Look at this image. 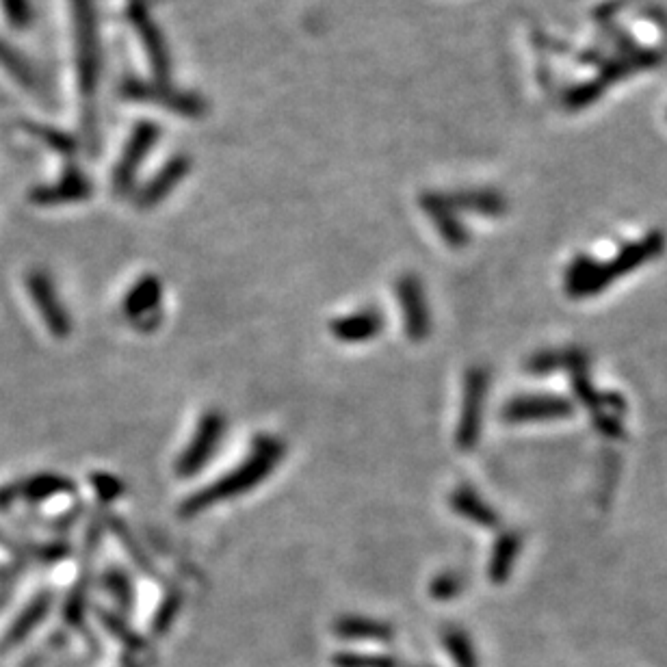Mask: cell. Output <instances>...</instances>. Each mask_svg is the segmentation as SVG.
Returning a JSON list of instances; mask_svg holds the SVG:
<instances>
[{"mask_svg":"<svg viewBox=\"0 0 667 667\" xmlns=\"http://www.w3.org/2000/svg\"><path fill=\"white\" fill-rule=\"evenodd\" d=\"M50 609H52V594L39 592L31 603L22 609L20 616L11 622L7 633L0 639V655H5V652L22 644L24 639L33 633L35 626H39L48 618Z\"/></svg>","mask_w":667,"mask_h":667,"instance_id":"9a60e30c","label":"cell"},{"mask_svg":"<svg viewBox=\"0 0 667 667\" xmlns=\"http://www.w3.org/2000/svg\"><path fill=\"white\" fill-rule=\"evenodd\" d=\"M189 169H191V161L185 154L172 156V159L163 165L161 172H156L152 180H148L146 185L139 189L135 204L139 208H152L156 204H161L167 195L180 185L182 178L189 174Z\"/></svg>","mask_w":667,"mask_h":667,"instance_id":"5bb4252c","label":"cell"},{"mask_svg":"<svg viewBox=\"0 0 667 667\" xmlns=\"http://www.w3.org/2000/svg\"><path fill=\"white\" fill-rule=\"evenodd\" d=\"M451 507L460 516L477 522V525H483V527H494L496 525V514L492 512V509L486 503H483L479 499V496L475 494V490L457 488L451 494Z\"/></svg>","mask_w":667,"mask_h":667,"instance_id":"ffe728a7","label":"cell"},{"mask_svg":"<svg viewBox=\"0 0 667 667\" xmlns=\"http://www.w3.org/2000/svg\"><path fill=\"white\" fill-rule=\"evenodd\" d=\"M94 187H91L89 178L81 169L70 167L65 174L55 182V185L39 187L31 193V202L39 206H59V204H74L87 200Z\"/></svg>","mask_w":667,"mask_h":667,"instance_id":"4fadbf2b","label":"cell"},{"mask_svg":"<svg viewBox=\"0 0 667 667\" xmlns=\"http://www.w3.org/2000/svg\"><path fill=\"white\" fill-rule=\"evenodd\" d=\"M74 490V483L59 473L33 475L29 479L13 481L9 486L0 488V509H5L16 501L44 503L48 499H55L59 494H72Z\"/></svg>","mask_w":667,"mask_h":667,"instance_id":"8fae6325","label":"cell"},{"mask_svg":"<svg viewBox=\"0 0 667 667\" xmlns=\"http://www.w3.org/2000/svg\"><path fill=\"white\" fill-rule=\"evenodd\" d=\"M161 130L156 128V124L152 122H141L135 126L133 135L128 139V146L122 154L120 163L115 167V174H113V189L117 195H126L130 193V189L135 187V180H137V169L141 165V161L146 159L148 152L152 150V146L159 139Z\"/></svg>","mask_w":667,"mask_h":667,"instance_id":"30bf717a","label":"cell"},{"mask_svg":"<svg viewBox=\"0 0 667 667\" xmlns=\"http://www.w3.org/2000/svg\"><path fill=\"white\" fill-rule=\"evenodd\" d=\"M464 590V579L462 574L455 572H444L431 581L429 585V596L434 600H453L462 594Z\"/></svg>","mask_w":667,"mask_h":667,"instance_id":"f546056e","label":"cell"},{"mask_svg":"<svg viewBox=\"0 0 667 667\" xmlns=\"http://www.w3.org/2000/svg\"><path fill=\"white\" fill-rule=\"evenodd\" d=\"M161 302H163V282L161 278L148 273V276H141L133 286H130V291L124 295L122 312L130 323L137 325L139 330H152L159 325L156 312H159Z\"/></svg>","mask_w":667,"mask_h":667,"instance_id":"9c48e42d","label":"cell"},{"mask_svg":"<svg viewBox=\"0 0 667 667\" xmlns=\"http://www.w3.org/2000/svg\"><path fill=\"white\" fill-rule=\"evenodd\" d=\"M284 453L286 444L280 438L258 436L241 464L182 501L178 512L180 518H195L219 503L239 499V496L252 492L260 483L269 479L278 464H282Z\"/></svg>","mask_w":667,"mask_h":667,"instance_id":"6da1fadb","label":"cell"},{"mask_svg":"<svg viewBox=\"0 0 667 667\" xmlns=\"http://www.w3.org/2000/svg\"><path fill=\"white\" fill-rule=\"evenodd\" d=\"M334 667H403L399 659L388 655H360V652H340L334 657Z\"/></svg>","mask_w":667,"mask_h":667,"instance_id":"f1b7e54d","label":"cell"},{"mask_svg":"<svg viewBox=\"0 0 667 667\" xmlns=\"http://www.w3.org/2000/svg\"><path fill=\"white\" fill-rule=\"evenodd\" d=\"M486 388H488V373L475 366L466 375V386H464V403H462V414H460V425H457V447L462 451L475 449L481 431V412H483V399H486Z\"/></svg>","mask_w":667,"mask_h":667,"instance_id":"ba28073f","label":"cell"},{"mask_svg":"<svg viewBox=\"0 0 667 667\" xmlns=\"http://www.w3.org/2000/svg\"><path fill=\"white\" fill-rule=\"evenodd\" d=\"M89 481H91V486H94V490L98 494V499L102 503L117 501L124 494V490H126L124 481H120V479H117L111 473H94V475H91Z\"/></svg>","mask_w":667,"mask_h":667,"instance_id":"4dcf8cb0","label":"cell"},{"mask_svg":"<svg viewBox=\"0 0 667 667\" xmlns=\"http://www.w3.org/2000/svg\"><path fill=\"white\" fill-rule=\"evenodd\" d=\"M128 20L135 26V31L139 33L143 48L148 52V59L152 70L156 74V81H169V70H172V63H169V48L165 44V37L159 29V24L154 22L152 13L148 9L146 0H128Z\"/></svg>","mask_w":667,"mask_h":667,"instance_id":"8992f818","label":"cell"},{"mask_svg":"<svg viewBox=\"0 0 667 667\" xmlns=\"http://www.w3.org/2000/svg\"><path fill=\"white\" fill-rule=\"evenodd\" d=\"M0 65H3V68L16 78L18 83L26 85V87H33L35 85V74L31 70V65L22 61V57L18 55L16 50H13L11 46H7L5 42H0Z\"/></svg>","mask_w":667,"mask_h":667,"instance_id":"83f0119b","label":"cell"},{"mask_svg":"<svg viewBox=\"0 0 667 667\" xmlns=\"http://www.w3.org/2000/svg\"><path fill=\"white\" fill-rule=\"evenodd\" d=\"M332 631L340 639H351V642H382L388 644L395 639V629L388 622L364 618V616H343L332 626Z\"/></svg>","mask_w":667,"mask_h":667,"instance_id":"e0dca14e","label":"cell"},{"mask_svg":"<svg viewBox=\"0 0 667 667\" xmlns=\"http://www.w3.org/2000/svg\"><path fill=\"white\" fill-rule=\"evenodd\" d=\"M182 603H185V596H182L180 590H169L165 594V598L161 600V605L156 607V613L150 622V631L154 637H163L169 633V629H172L174 622L178 620Z\"/></svg>","mask_w":667,"mask_h":667,"instance_id":"d4e9b609","label":"cell"},{"mask_svg":"<svg viewBox=\"0 0 667 667\" xmlns=\"http://www.w3.org/2000/svg\"><path fill=\"white\" fill-rule=\"evenodd\" d=\"M98 613V620L100 624L104 626V629H107L117 642H120L124 648L128 650H133V652H146L148 650V642H146V637H141L133 626H130L120 613H115V611H107V609H96Z\"/></svg>","mask_w":667,"mask_h":667,"instance_id":"44dd1931","label":"cell"},{"mask_svg":"<svg viewBox=\"0 0 667 667\" xmlns=\"http://www.w3.org/2000/svg\"><path fill=\"white\" fill-rule=\"evenodd\" d=\"M0 5L13 29H29L33 22L31 0H0Z\"/></svg>","mask_w":667,"mask_h":667,"instance_id":"1f68e13d","label":"cell"},{"mask_svg":"<svg viewBox=\"0 0 667 667\" xmlns=\"http://www.w3.org/2000/svg\"><path fill=\"white\" fill-rule=\"evenodd\" d=\"M421 206H423V211L429 215V219L434 221L440 237L451 247H462L468 241L466 228L462 226V221L455 217V208L449 204L447 195L425 193L421 198Z\"/></svg>","mask_w":667,"mask_h":667,"instance_id":"2e32d148","label":"cell"},{"mask_svg":"<svg viewBox=\"0 0 667 667\" xmlns=\"http://www.w3.org/2000/svg\"><path fill=\"white\" fill-rule=\"evenodd\" d=\"M226 427H228L226 416L219 410H208L206 414H202L189 444L182 449L174 466L176 475L180 479H191L193 475H198L200 470L213 460L221 440H224Z\"/></svg>","mask_w":667,"mask_h":667,"instance_id":"3957f363","label":"cell"},{"mask_svg":"<svg viewBox=\"0 0 667 667\" xmlns=\"http://www.w3.org/2000/svg\"><path fill=\"white\" fill-rule=\"evenodd\" d=\"M33 133L42 137L50 148H55L61 154H72L74 152V139L65 133H57V130L52 128H44V126H33Z\"/></svg>","mask_w":667,"mask_h":667,"instance_id":"d6a6232c","label":"cell"},{"mask_svg":"<svg viewBox=\"0 0 667 667\" xmlns=\"http://www.w3.org/2000/svg\"><path fill=\"white\" fill-rule=\"evenodd\" d=\"M26 289H29L33 304L39 310V315H42V321L52 338H68L72 332V319L61 302L55 280L44 269H33L26 276Z\"/></svg>","mask_w":667,"mask_h":667,"instance_id":"5b68a950","label":"cell"},{"mask_svg":"<svg viewBox=\"0 0 667 667\" xmlns=\"http://www.w3.org/2000/svg\"><path fill=\"white\" fill-rule=\"evenodd\" d=\"M74 5V35H76V70L78 87L85 102V128L96 135V85L100 76V44L94 0H72Z\"/></svg>","mask_w":667,"mask_h":667,"instance_id":"7a4b0ae2","label":"cell"},{"mask_svg":"<svg viewBox=\"0 0 667 667\" xmlns=\"http://www.w3.org/2000/svg\"><path fill=\"white\" fill-rule=\"evenodd\" d=\"M386 328V319L377 308H360L340 315L330 323V334L345 345L371 343Z\"/></svg>","mask_w":667,"mask_h":667,"instance_id":"7c38bea8","label":"cell"},{"mask_svg":"<svg viewBox=\"0 0 667 667\" xmlns=\"http://www.w3.org/2000/svg\"><path fill=\"white\" fill-rule=\"evenodd\" d=\"M449 204L455 208H470V211H477L481 215H499L503 213L505 202L499 193L494 191H460V193H453L447 195Z\"/></svg>","mask_w":667,"mask_h":667,"instance_id":"7402d4cb","label":"cell"},{"mask_svg":"<svg viewBox=\"0 0 667 667\" xmlns=\"http://www.w3.org/2000/svg\"><path fill=\"white\" fill-rule=\"evenodd\" d=\"M87 596H89V574L85 570L83 577L78 579V583L74 585V590L70 592L68 600H65V607H63V618L70 626L83 624L85 611H87Z\"/></svg>","mask_w":667,"mask_h":667,"instance_id":"4316f807","label":"cell"},{"mask_svg":"<svg viewBox=\"0 0 667 667\" xmlns=\"http://www.w3.org/2000/svg\"><path fill=\"white\" fill-rule=\"evenodd\" d=\"M109 527H111V533L115 535V540L120 542V546H122L124 551L128 553V557L133 559V564H135L141 572H146L148 577H152L154 581H159V579H161V574L156 572V568H154V564L150 561L148 553L143 551V546L137 542L135 533L130 531V527L126 525V522L113 516V518H109Z\"/></svg>","mask_w":667,"mask_h":667,"instance_id":"d6986e66","label":"cell"},{"mask_svg":"<svg viewBox=\"0 0 667 667\" xmlns=\"http://www.w3.org/2000/svg\"><path fill=\"white\" fill-rule=\"evenodd\" d=\"M570 408L566 401L561 399H516L507 405L503 412L507 421L518 423L527 421V418H555L568 414Z\"/></svg>","mask_w":667,"mask_h":667,"instance_id":"ac0fdd59","label":"cell"},{"mask_svg":"<svg viewBox=\"0 0 667 667\" xmlns=\"http://www.w3.org/2000/svg\"><path fill=\"white\" fill-rule=\"evenodd\" d=\"M516 551H518V540L514 538V535H505V538H501V542L496 544L492 564H490V577L494 583L507 581V574L514 566Z\"/></svg>","mask_w":667,"mask_h":667,"instance_id":"484cf974","label":"cell"},{"mask_svg":"<svg viewBox=\"0 0 667 667\" xmlns=\"http://www.w3.org/2000/svg\"><path fill=\"white\" fill-rule=\"evenodd\" d=\"M122 96L130 100H143V102H156L163 104L172 113L185 115V117H202L206 113V102L191 91H180L174 89L169 83L163 81H141V78H128L122 85Z\"/></svg>","mask_w":667,"mask_h":667,"instance_id":"277c9868","label":"cell"},{"mask_svg":"<svg viewBox=\"0 0 667 667\" xmlns=\"http://www.w3.org/2000/svg\"><path fill=\"white\" fill-rule=\"evenodd\" d=\"M100 585H102V590L109 592V596L115 600L120 609L130 611L135 607V585L124 570L109 568L102 574Z\"/></svg>","mask_w":667,"mask_h":667,"instance_id":"cb8c5ba5","label":"cell"},{"mask_svg":"<svg viewBox=\"0 0 667 667\" xmlns=\"http://www.w3.org/2000/svg\"><path fill=\"white\" fill-rule=\"evenodd\" d=\"M395 295L403 312L405 334H408L412 343H423L429 336L431 321L421 278H416L414 273H405V276L397 278Z\"/></svg>","mask_w":667,"mask_h":667,"instance_id":"52a82bcc","label":"cell"},{"mask_svg":"<svg viewBox=\"0 0 667 667\" xmlns=\"http://www.w3.org/2000/svg\"><path fill=\"white\" fill-rule=\"evenodd\" d=\"M442 644L444 648H447L449 657L453 659L457 667H479V659L473 648V642H470V637L462 629H457V626H449V629H444Z\"/></svg>","mask_w":667,"mask_h":667,"instance_id":"603a6c76","label":"cell"}]
</instances>
